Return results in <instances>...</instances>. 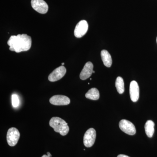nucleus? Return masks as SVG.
<instances>
[{"label": "nucleus", "mask_w": 157, "mask_h": 157, "mask_svg": "<svg viewBox=\"0 0 157 157\" xmlns=\"http://www.w3.org/2000/svg\"><path fill=\"white\" fill-rule=\"evenodd\" d=\"M11 101L13 107L16 108L18 107L19 105L20 101L18 96L16 94H13L11 96Z\"/></svg>", "instance_id": "dca6fc26"}, {"label": "nucleus", "mask_w": 157, "mask_h": 157, "mask_svg": "<svg viewBox=\"0 0 157 157\" xmlns=\"http://www.w3.org/2000/svg\"><path fill=\"white\" fill-rule=\"evenodd\" d=\"M115 86L119 94H123L124 91V84L123 79L120 76L117 77L116 80Z\"/></svg>", "instance_id": "2eb2a0df"}, {"label": "nucleus", "mask_w": 157, "mask_h": 157, "mask_svg": "<svg viewBox=\"0 0 157 157\" xmlns=\"http://www.w3.org/2000/svg\"><path fill=\"white\" fill-rule=\"evenodd\" d=\"M20 132L17 128H11L8 130L7 140L9 146L13 147L17 144L20 138Z\"/></svg>", "instance_id": "7ed1b4c3"}, {"label": "nucleus", "mask_w": 157, "mask_h": 157, "mask_svg": "<svg viewBox=\"0 0 157 157\" xmlns=\"http://www.w3.org/2000/svg\"><path fill=\"white\" fill-rule=\"evenodd\" d=\"M117 157H130L126 155H119L117 156Z\"/></svg>", "instance_id": "f3484780"}, {"label": "nucleus", "mask_w": 157, "mask_h": 157, "mask_svg": "<svg viewBox=\"0 0 157 157\" xmlns=\"http://www.w3.org/2000/svg\"><path fill=\"white\" fill-rule=\"evenodd\" d=\"M86 98L90 100H98L100 98L99 90L96 88L90 89L85 94Z\"/></svg>", "instance_id": "4468645a"}, {"label": "nucleus", "mask_w": 157, "mask_h": 157, "mask_svg": "<svg viewBox=\"0 0 157 157\" xmlns=\"http://www.w3.org/2000/svg\"><path fill=\"white\" fill-rule=\"evenodd\" d=\"M32 38L27 34H18L17 36H11L8 41L10 46L9 50L17 53L27 51L32 46Z\"/></svg>", "instance_id": "f257e3e1"}, {"label": "nucleus", "mask_w": 157, "mask_h": 157, "mask_svg": "<svg viewBox=\"0 0 157 157\" xmlns=\"http://www.w3.org/2000/svg\"><path fill=\"white\" fill-rule=\"evenodd\" d=\"M130 95L131 100L134 102H137L139 98V87L136 81L131 82L130 85Z\"/></svg>", "instance_id": "9d476101"}, {"label": "nucleus", "mask_w": 157, "mask_h": 157, "mask_svg": "<svg viewBox=\"0 0 157 157\" xmlns=\"http://www.w3.org/2000/svg\"><path fill=\"white\" fill-rule=\"evenodd\" d=\"M42 157H48V156H47V155H43L42 156Z\"/></svg>", "instance_id": "6ab92c4d"}, {"label": "nucleus", "mask_w": 157, "mask_h": 157, "mask_svg": "<svg viewBox=\"0 0 157 157\" xmlns=\"http://www.w3.org/2000/svg\"><path fill=\"white\" fill-rule=\"evenodd\" d=\"M119 125L121 130L128 135H133L136 134L135 126L130 121L122 120L120 121Z\"/></svg>", "instance_id": "20e7f679"}, {"label": "nucleus", "mask_w": 157, "mask_h": 157, "mask_svg": "<svg viewBox=\"0 0 157 157\" xmlns=\"http://www.w3.org/2000/svg\"><path fill=\"white\" fill-rule=\"evenodd\" d=\"M155 123L152 121L148 120L146 122L144 126L146 135L149 137H152L155 132Z\"/></svg>", "instance_id": "ddd939ff"}, {"label": "nucleus", "mask_w": 157, "mask_h": 157, "mask_svg": "<svg viewBox=\"0 0 157 157\" xmlns=\"http://www.w3.org/2000/svg\"><path fill=\"white\" fill-rule=\"evenodd\" d=\"M101 57L105 66L107 67H111L112 64V58L108 52L106 50L101 51Z\"/></svg>", "instance_id": "f8f14e48"}, {"label": "nucleus", "mask_w": 157, "mask_h": 157, "mask_svg": "<svg viewBox=\"0 0 157 157\" xmlns=\"http://www.w3.org/2000/svg\"><path fill=\"white\" fill-rule=\"evenodd\" d=\"M93 68L94 65L91 62L86 63L79 75L80 79L84 80L89 78L93 73Z\"/></svg>", "instance_id": "9b49d317"}, {"label": "nucleus", "mask_w": 157, "mask_h": 157, "mask_svg": "<svg viewBox=\"0 0 157 157\" xmlns=\"http://www.w3.org/2000/svg\"><path fill=\"white\" fill-rule=\"evenodd\" d=\"M47 156H48V157H52V155H51V154L49 152H48L47 153Z\"/></svg>", "instance_id": "a211bd4d"}, {"label": "nucleus", "mask_w": 157, "mask_h": 157, "mask_svg": "<svg viewBox=\"0 0 157 157\" xmlns=\"http://www.w3.org/2000/svg\"></svg>", "instance_id": "4be33fe9"}, {"label": "nucleus", "mask_w": 157, "mask_h": 157, "mask_svg": "<svg viewBox=\"0 0 157 157\" xmlns=\"http://www.w3.org/2000/svg\"><path fill=\"white\" fill-rule=\"evenodd\" d=\"M66 72V68L64 66H60L54 70L49 74L48 77V80L50 82L58 81L65 76Z\"/></svg>", "instance_id": "6e6552de"}, {"label": "nucleus", "mask_w": 157, "mask_h": 157, "mask_svg": "<svg viewBox=\"0 0 157 157\" xmlns=\"http://www.w3.org/2000/svg\"><path fill=\"white\" fill-rule=\"evenodd\" d=\"M64 64H65L64 63H62V65H63H63H64Z\"/></svg>", "instance_id": "aec40b11"}, {"label": "nucleus", "mask_w": 157, "mask_h": 157, "mask_svg": "<svg viewBox=\"0 0 157 157\" xmlns=\"http://www.w3.org/2000/svg\"><path fill=\"white\" fill-rule=\"evenodd\" d=\"M88 29V24L84 20L80 21L76 25L74 30V36L76 38H80L84 36Z\"/></svg>", "instance_id": "0eeeda50"}, {"label": "nucleus", "mask_w": 157, "mask_h": 157, "mask_svg": "<svg viewBox=\"0 0 157 157\" xmlns=\"http://www.w3.org/2000/svg\"><path fill=\"white\" fill-rule=\"evenodd\" d=\"M49 102L52 105L56 106H64L70 104V100L67 96L57 95L51 98Z\"/></svg>", "instance_id": "1a4fd4ad"}, {"label": "nucleus", "mask_w": 157, "mask_h": 157, "mask_svg": "<svg viewBox=\"0 0 157 157\" xmlns=\"http://www.w3.org/2000/svg\"><path fill=\"white\" fill-rule=\"evenodd\" d=\"M31 6L35 11L40 14H45L48 12V6L44 0H32Z\"/></svg>", "instance_id": "423d86ee"}, {"label": "nucleus", "mask_w": 157, "mask_h": 157, "mask_svg": "<svg viewBox=\"0 0 157 157\" xmlns=\"http://www.w3.org/2000/svg\"><path fill=\"white\" fill-rule=\"evenodd\" d=\"M96 132L93 128L89 129L85 133L83 137V144L87 147H91L95 141Z\"/></svg>", "instance_id": "39448f33"}, {"label": "nucleus", "mask_w": 157, "mask_h": 157, "mask_svg": "<svg viewBox=\"0 0 157 157\" xmlns=\"http://www.w3.org/2000/svg\"><path fill=\"white\" fill-rule=\"evenodd\" d=\"M49 125L53 128L55 132L62 136L67 135L70 128L68 124L64 120L59 117H53L49 121Z\"/></svg>", "instance_id": "f03ea898"}, {"label": "nucleus", "mask_w": 157, "mask_h": 157, "mask_svg": "<svg viewBox=\"0 0 157 157\" xmlns=\"http://www.w3.org/2000/svg\"><path fill=\"white\" fill-rule=\"evenodd\" d=\"M95 73V71H93V73Z\"/></svg>", "instance_id": "412c9836"}]
</instances>
